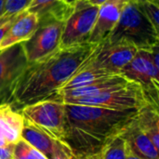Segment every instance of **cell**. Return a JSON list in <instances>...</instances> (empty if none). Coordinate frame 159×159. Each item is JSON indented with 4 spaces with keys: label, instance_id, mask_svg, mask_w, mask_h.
<instances>
[{
    "label": "cell",
    "instance_id": "cell-1",
    "mask_svg": "<svg viewBox=\"0 0 159 159\" xmlns=\"http://www.w3.org/2000/svg\"><path fill=\"white\" fill-rule=\"evenodd\" d=\"M98 44L87 43L60 48L50 56L28 63L7 89L9 104L21 108L53 97L94 51Z\"/></svg>",
    "mask_w": 159,
    "mask_h": 159
},
{
    "label": "cell",
    "instance_id": "cell-2",
    "mask_svg": "<svg viewBox=\"0 0 159 159\" xmlns=\"http://www.w3.org/2000/svg\"><path fill=\"white\" fill-rule=\"evenodd\" d=\"M66 143L80 157L100 153L113 139L123 134L138 111L66 104Z\"/></svg>",
    "mask_w": 159,
    "mask_h": 159
},
{
    "label": "cell",
    "instance_id": "cell-3",
    "mask_svg": "<svg viewBox=\"0 0 159 159\" xmlns=\"http://www.w3.org/2000/svg\"><path fill=\"white\" fill-rule=\"evenodd\" d=\"M106 40L109 42L127 41L138 49H150L159 45V32L140 10L136 1L129 0Z\"/></svg>",
    "mask_w": 159,
    "mask_h": 159
},
{
    "label": "cell",
    "instance_id": "cell-4",
    "mask_svg": "<svg viewBox=\"0 0 159 159\" xmlns=\"http://www.w3.org/2000/svg\"><path fill=\"white\" fill-rule=\"evenodd\" d=\"M66 104L91 105L117 111H139L148 104L158 105V102L153 100L139 84L130 81L119 89L73 100Z\"/></svg>",
    "mask_w": 159,
    "mask_h": 159
},
{
    "label": "cell",
    "instance_id": "cell-5",
    "mask_svg": "<svg viewBox=\"0 0 159 159\" xmlns=\"http://www.w3.org/2000/svg\"><path fill=\"white\" fill-rule=\"evenodd\" d=\"M22 116L40 127L52 138L64 142L66 138L65 103L52 97L22 107Z\"/></svg>",
    "mask_w": 159,
    "mask_h": 159
},
{
    "label": "cell",
    "instance_id": "cell-6",
    "mask_svg": "<svg viewBox=\"0 0 159 159\" xmlns=\"http://www.w3.org/2000/svg\"><path fill=\"white\" fill-rule=\"evenodd\" d=\"M63 20L47 16L39 19V23L32 36L21 43L28 63L45 59L61 48Z\"/></svg>",
    "mask_w": 159,
    "mask_h": 159
},
{
    "label": "cell",
    "instance_id": "cell-7",
    "mask_svg": "<svg viewBox=\"0 0 159 159\" xmlns=\"http://www.w3.org/2000/svg\"><path fill=\"white\" fill-rule=\"evenodd\" d=\"M99 7L88 0H78L73 4V9L64 21L61 48H66L89 43Z\"/></svg>",
    "mask_w": 159,
    "mask_h": 159
},
{
    "label": "cell",
    "instance_id": "cell-8",
    "mask_svg": "<svg viewBox=\"0 0 159 159\" xmlns=\"http://www.w3.org/2000/svg\"><path fill=\"white\" fill-rule=\"evenodd\" d=\"M120 75L139 84L153 100L158 102L159 67L154 63L151 48L139 49L134 58L121 70Z\"/></svg>",
    "mask_w": 159,
    "mask_h": 159
},
{
    "label": "cell",
    "instance_id": "cell-9",
    "mask_svg": "<svg viewBox=\"0 0 159 159\" xmlns=\"http://www.w3.org/2000/svg\"><path fill=\"white\" fill-rule=\"evenodd\" d=\"M138 50L137 47L127 41L104 40L98 44L89 56V61L100 69L113 75H120L121 70L134 58Z\"/></svg>",
    "mask_w": 159,
    "mask_h": 159
},
{
    "label": "cell",
    "instance_id": "cell-10",
    "mask_svg": "<svg viewBox=\"0 0 159 159\" xmlns=\"http://www.w3.org/2000/svg\"><path fill=\"white\" fill-rule=\"evenodd\" d=\"M27 64L21 43L0 51V95L5 94Z\"/></svg>",
    "mask_w": 159,
    "mask_h": 159
},
{
    "label": "cell",
    "instance_id": "cell-11",
    "mask_svg": "<svg viewBox=\"0 0 159 159\" xmlns=\"http://www.w3.org/2000/svg\"><path fill=\"white\" fill-rule=\"evenodd\" d=\"M129 0H107L99 7L98 17L89 42L99 44L108 38Z\"/></svg>",
    "mask_w": 159,
    "mask_h": 159
},
{
    "label": "cell",
    "instance_id": "cell-12",
    "mask_svg": "<svg viewBox=\"0 0 159 159\" xmlns=\"http://www.w3.org/2000/svg\"><path fill=\"white\" fill-rule=\"evenodd\" d=\"M129 82L130 81L128 80L126 77H124L122 75H110V76L99 79L97 81H94L83 87L71 89H65V90H60L53 97L59 98L61 101L66 103L73 100L80 99L83 97L93 96V95H97V94H101L106 91L119 89L121 87L126 86Z\"/></svg>",
    "mask_w": 159,
    "mask_h": 159
},
{
    "label": "cell",
    "instance_id": "cell-13",
    "mask_svg": "<svg viewBox=\"0 0 159 159\" xmlns=\"http://www.w3.org/2000/svg\"><path fill=\"white\" fill-rule=\"evenodd\" d=\"M24 117L7 103H0V147L15 145L21 139Z\"/></svg>",
    "mask_w": 159,
    "mask_h": 159
},
{
    "label": "cell",
    "instance_id": "cell-14",
    "mask_svg": "<svg viewBox=\"0 0 159 159\" xmlns=\"http://www.w3.org/2000/svg\"><path fill=\"white\" fill-rule=\"evenodd\" d=\"M39 20L35 14L26 10L19 13L0 42V51L28 40L36 30Z\"/></svg>",
    "mask_w": 159,
    "mask_h": 159
},
{
    "label": "cell",
    "instance_id": "cell-15",
    "mask_svg": "<svg viewBox=\"0 0 159 159\" xmlns=\"http://www.w3.org/2000/svg\"><path fill=\"white\" fill-rule=\"evenodd\" d=\"M21 139L48 159L51 157L57 143V140L52 138L36 124L26 118H24L23 121Z\"/></svg>",
    "mask_w": 159,
    "mask_h": 159
},
{
    "label": "cell",
    "instance_id": "cell-16",
    "mask_svg": "<svg viewBox=\"0 0 159 159\" xmlns=\"http://www.w3.org/2000/svg\"><path fill=\"white\" fill-rule=\"evenodd\" d=\"M135 119V118H134ZM128 146L137 156L143 159H159L157 150L150 139L133 122L123 133Z\"/></svg>",
    "mask_w": 159,
    "mask_h": 159
},
{
    "label": "cell",
    "instance_id": "cell-17",
    "mask_svg": "<svg viewBox=\"0 0 159 159\" xmlns=\"http://www.w3.org/2000/svg\"><path fill=\"white\" fill-rule=\"evenodd\" d=\"M136 126L150 139L159 150V112L158 105L148 104L137 112L134 119Z\"/></svg>",
    "mask_w": 159,
    "mask_h": 159
},
{
    "label": "cell",
    "instance_id": "cell-18",
    "mask_svg": "<svg viewBox=\"0 0 159 159\" xmlns=\"http://www.w3.org/2000/svg\"><path fill=\"white\" fill-rule=\"evenodd\" d=\"M73 9V5L64 0H32L26 11L35 14L38 18L54 17L65 20Z\"/></svg>",
    "mask_w": 159,
    "mask_h": 159
},
{
    "label": "cell",
    "instance_id": "cell-19",
    "mask_svg": "<svg viewBox=\"0 0 159 159\" xmlns=\"http://www.w3.org/2000/svg\"><path fill=\"white\" fill-rule=\"evenodd\" d=\"M110 75H114L96 67L94 64L90 62L89 57L88 60L82 64V66L73 75V76L58 91L83 87Z\"/></svg>",
    "mask_w": 159,
    "mask_h": 159
},
{
    "label": "cell",
    "instance_id": "cell-20",
    "mask_svg": "<svg viewBox=\"0 0 159 159\" xmlns=\"http://www.w3.org/2000/svg\"><path fill=\"white\" fill-rule=\"evenodd\" d=\"M127 153V142L123 134L109 142L101 151L102 159H125Z\"/></svg>",
    "mask_w": 159,
    "mask_h": 159
},
{
    "label": "cell",
    "instance_id": "cell-21",
    "mask_svg": "<svg viewBox=\"0 0 159 159\" xmlns=\"http://www.w3.org/2000/svg\"><path fill=\"white\" fill-rule=\"evenodd\" d=\"M140 10L159 32V5L156 0H135Z\"/></svg>",
    "mask_w": 159,
    "mask_h": 159
},
{
    "label": "cell",
    "instance_id": "cell-22",
    "mask_svg": "<svg viewBox=\"0 0 159 159\" xmlns=\"http://www.w3.org/2000/svg\"><path fill=\"white\" fill-rule=\"evenodd\" d=\"M13 159H37L36 150L34 149L24 140L20 139L14 145Z\"/></svg>",
    "mask_w": 159,
    "mask_h": 159
},
{
    "label": "cell",
    "instance_id": "cell-23",
    "mask_svg": "<svg viewBox=\"0 0 159 159\" xmlns=\"http://www.w3.org/2000/svg\"><path fill=\"white\" fill-rule=\"evenodd\" d=\"M32 0H5L3 15L13 16L17 15L28 7Z\"/></svg>",
    "mask_w": 159,
    "mask_h": 159
},
{
    "label": "cell",
    "instance_id": "cell-24",
    "mask_svg": "<svg viewBox=\"0 0 159 159\" xmlns=\"http://www.w3.org/2000/svg\"><path fill=\"white\" fill-rule=\"evenodd\" d=\"M72 151L73 150L66 143L57 140L55 149L49 159H69Z\"/></svg>",
    "mask_w": 159,
    "mask_h": 159
},
{
    "label": "cell",
    "instance_id": "cell-25",
    "mask_svg": "<svg viewBox=\"0 0 159 159\" xmlns=\"http://www.w3.org/2000/svg\"><path fill=\"white\" fill-rule=\"evenodd\" d=\"M14 145L0 147V159H13Z\"/></svg>",
    "mask_w": 159,
    "mask_h": 159
},
{
    "label": "cell",
    "instance_id": "cell-26",
    "mask_svg": "<svg viewBox=\"0 0 159 159\" xmlns=\"http://www.w3.org/2000/svg\"><path fill=\"white\" fill-rule=\"evenodd\" d=\"M17 15H18V14H17ZM17 15H14L10 20H8L7 21H6L5 23H3V24L0 26V42H1V40L3 39V37L5 36V34H7V32L8 31V29H9V27H10L12 21H13V20L15 19V17H16Z\"/></svg>",
    "mask_w": 159,
    "mask_h": 159
},
{
    "label": "cell",
    "instance_id": "cell-27",
    "mask_svg": "<svg viewBox=\"0 0 159 159\" xmlns=\"http://www.w3.org/2000/svg\"><path fill=\"white\" fill-rule=\"evenodd\" d=\"M125 159H143L142 158V157H140L139 156H137L135 153H133L131 150H130V148L128 146V144H127V153H126V157Z\"/></svg>",
    "mask_w": 159,
    "mask_h": 159
},
{
    "label": "cell",
    "instance_id": "cell-28",
    "mask_svg": "<svg viewBox=\"0 0 159 159\" xmlns=\"http://www.w3.org/2000/svg\"><path fill=\"white\" fill-rule=\"evenodd\" d=\"M90 4L94 5V6H97V7H100L102 6L104 2H106L107 0H88Z\"/></svg>",
    "mask_w": 159,
    "mask_h": 159
},
{
    "label": "cell",
    "instance_id": "cell-29",
    "mask_svg": "<svg viewBox=\"0 0 159 159\" xmlns=\"http://www.w3.org/2000/svg\"><path fill=\"white\" fill-rule=\"evenodd\" d=\"M85 159H102L101 157V152L97 153V154H93V155H89L85 157Z\"/></svg>",
    "mask_w": 159,
    "mask_h": 159
},
{
    "label": "cell",
    "instance_id": "cell-30",
    "mask_svg": "<svg viewBox=\"0 0 159 159\" xmlns=\"http://www.w3.org/2000/svg\"><path fill=\"white\" fill-rule=\"evenodd\" d=\"M14 16V15H13ZM13 16H6V15H2L1 17H0V26L3 24V23H5L6 21H7L8 20H10Z\"/></svg>",
    "mask_w": 159,
    "mask_h": 159
},
{
    "label": "cell",
    "instance_id": "cell-31",
    "mask_svg": "<svg viewBox=\"0 0 159 159\" xmlns=\"http://www.w3.org/2000/svg\"><path fill=\"white\" fill-rule=\"evenodd\" d=\"M69 159H85V157H80L79 155H77V154H75V153H74V152L72 151V153H71V155H70V157H69Z\"/></svg>",
    "mask_w": 159,
    "mask_h": 159
},
{
    "label": "cell",
    "instance_id": "cell-32",
    "mask_svg": "<svg viewBox=\"0 0 159 159\" xmlns=\"http://www.w3.org/2000/svg\"><path fill=\"white\" fill-rule=\"evenodd\" d=\"M4 4H5V0H0V17L3 15L4 12Z\"/></svg>",
    "mask_w": 159,
    "mask_h": 159
},
{
    "label": "cell",
    "instance_id": "cell-33",
    "mask_svg": "<svg viewBox=\"0 0 159 159\" xmlns=\"http://www.w3.org/2000/svg\"><path fill=\"white\" fill-rule=\"evenodd\" d=\"M67 4H69V5H73L74 3H75L76 1H78V0H64Z\"/></svg>",
    "mask_w": 159,
    "mask_h": 159
}]
</instances>
